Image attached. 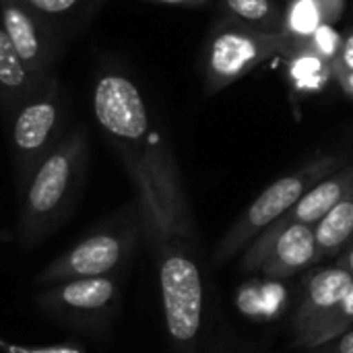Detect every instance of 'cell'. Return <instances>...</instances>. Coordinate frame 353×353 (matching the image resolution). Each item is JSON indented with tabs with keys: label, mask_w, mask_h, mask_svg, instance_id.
I'll use <instances>...</instances> for the list:
<instances>
[{
	"label": "cell",
	"mask_w": 353,
	"mask_h": 353,
	"mask_svg": "<svg viewBox=\"0 0 353 353\" xmlns=\"http://www.w3.org/2000/svg\"><path fill=\"white\" fill-rule=\"evenodd\" d=\"M46 79H39L17 54L0 23V114L8 118L12 110L29 97Z\"/></svg>",
	"instance_id": "13"
},
{
	"label": "cell",
	"mask_w": 353,
	"mask_h": 353,
	"mask_svg": "<svg viewBox=\"0 0 353 353\" xmlns=\"http://www.w3.org/2000/svg\"><path fill=\"white\" fill-rule=\"evenodd\" d=\"M333 77L353 99V31L343 37V48L333 62Z\"/></svg>",
	"instance_id": "21"
},
{
	"label": "cell",
	"mask_w": 353,
	"mask_h": 353,
	"mask_svg": "<svg viewBox=\"0 0 353 353\" xmlns=\"http://www.w3.org/2000/svg\"><path fill=\"white\" fill-rule=\"evenodd\" d=\"M353 327V288L350 294L341 300V304L333 310V314L300 345L302 350H319L337 337H341L345 331Z\"/></svg>",
	"instance_id": "19"
},
{
	"label": "cell",
	"mask_w": 353,
	"mask_h": 353,
	"mask_svg": "<svg viewBox=\"0 0 353 353\" xmlns=\"http://www.w3.org/2000/svg\"><path fill=\"white\" fill-rule=\"evenodd\" d=\"M321 2V8H323V17H325V23L329 25H337L343 17V10H345V0H319Z\"/></svg>",
	"instance_id": "23"
},
{
	"label": "cell",
	"mask_w": 353,
	"mask_h": 353,
	"mask_svg": "<svg viewBox=\"0 0 353 353\" xmlns=\"http://www.w3.org/2000/svg\"><path fill=\"white\" fill-rule=\"evenodd\" d=\"M141 240H147V232L134 199L97 221L68 250L48 263L35 275L33 283L48 288L81 277H118L130 265Z\"/></svg>",
	"instance_id": "3"
},
{
	"label": "cell",
	"mask_w": 353,
	"mask_h": 353,
	"mask_svg": "<svg viewBox=\"0 0 353 353\" xmlns=\"http://www.w3.org/2000/svg\"><path fill=\"white\" fill-rule=\"evenodd\" d=\"M163 321L176 347L196 341L203 323V277L194 254L184 248L155 256Z\"/></svg>",
	"instance_id": "8"
},
{
	"label": "cell",
	"mask_w": 353,
	"mask_h": 353,
	"mask_svg": "<svg viewBox=\"0 0 353 353\" xmlns=\"http://www.w3.org/2000/svg\"><path fill=\"white\" fill-rule=\"evenodd\" d=\"M321 25H325V17L319 0H288V8L283 10V33L294 41H308Z\"/></svg>",
	"instance_id": "18"
},
{
	"label": "cell",
	"mask_w": 353,
	"mask_h": 353,
	"mask_svg": "<svg viewBox=\"0 0 353 353\" xmlns=\"http://www.w3.org/2000/svg\"><path fill=\"white\" fill-rule=\"evenodd\" d=\"M319 263V248L312 225L294 223L269 238H256L244 259L242 271H261L271 279H285Z\"/></svg>",
	"instance_id": "10"
},
{
	"label": "cell",
	"mask_w": 353,
	"mask_h": 353,
	"mask_svg": "<svg viewBox=\"0 0 353 353\" xmlns=\"http://www.w3.org/2000/svg\"><path fill=\"white\" fill-rule=\"evenodd\" d=\"M101 132L130 178L153 259L174 248L192 250L196 232L180 165L172 145L155 126L149 105L108 124Z\"/></svg>",
	"instance_id": "1"
},
{
	"label": "cell",
	"mask_w": 353,
	"mask_h": 353,
	"mask_svg": "<svg viewBox=\"0 0 353 353\" xmlns=\"http://www.w3.org/2000/svg\"><path fill=\"white\" fill-rule=\"evenodd\" d=\"M33 10L54 21L64 33H74L85 27L105 0H23Z\"/></svg>",
	"instance_id": "16"
},
{
	"label": "cell",
	"mask_w": 353,
	"mask_h": 353,
	"mask_svg": "<svg viewBox=\"0 0 353 353\" xmlns=\"http://www.w3.org/2000/svg\"><path fill=\"white\" fill-rule=\"evenodd\" d=\"M118 277H81L41 288L35 304L52 323L74 333L101 335L120 308Z\"/></svg>",
	"instance_id": "7"
},
{
	"label": "cell",
	"mask_w": 353,
	"mask_h": 353,
	"mask_svg": "<svg viewBox=\"0 0 353 353\" xmlns=\"http://www.w3.org/2000/svg\"><path fill=\"white\" fill-rule=\"evenodd\" d=\"M6 240V234L4 232H0V242H4Z\"/></svg>",
	"instance_id": "27"
},
{
	"label": "cell",
	"mask_w": 353,
	"mask_h": 353,
	"mask_svg": "<svg viewBox=\"0 0 353 353\" xmlns=\"http://www.w3.org/2000/svg\"><path fill=\"white\" fill-rule=\"evenodd\" d=\"M343 165L345 159L339 155H319L306 161L302 168L294 170L292 174L277 178L252 201V205L228 230V234L221 238L213 252L215 261L225 263L240 248L250 246L263 232H267L273 223L283 219L314 184H319L333 172L341 170Z\"/></svg>",
	"instance_id": "5"
},
{
	"label": "cell",
	"mask_w": 353,
	"mask_h": 353,
	"mask_svg": "<svg viewBox=\"0 0 353 353\" xmlns=\"http://www.w3.org/2000/svg\"><path fill=\"white\" fill-rule=\"evenodd\" d=\"M294 41L283 31H263L240 21L221 23L205 43L203 74L209 93H217L275 56H288Z\"/></svg>",
	"instance_id": "6"
},
{
	"label": "cell",
	"mask_w": 353,
	"mask_h": 353,
	"mask_svg": "<svg viewBox=\"0 0 353 353\" xmlns=\"http://www.w3.org/2000/svg\"><path fill=\"white\" fill-rule=\"evenodd\" d=\"M225 10L240 23L263 31H283V10L275 0H221Z\"/></svg>",
	"instance_id": "17"
},
{
	"label": "cell",
	"mask_w": 353,
	"mask_h": 353,
	"mask_svg": "<svg viewBox=\"0 0 353 353\" xmlns=\"http://www.w3.org/2000/svg\"><path fill=\"white\" fill-rule=\"evenodd\" d=\"M68 99L60 81L48 77L25 97L8 120V153L17 194H21L37 165L68 132Z\"/></svg>",
	"instance_id": "4"
},
{
	"label": "cell",
	"mask_w": 353,
	"mask_h": 353,
	"mask_svg": "<svg viewBox=\"0 0 353 353\" xmlns=\"http://www.w3.org/2000/svg\"><path fill=\"white\" fill-rule=\"evenodd\" d=\"M319 261L341 254L353 240V186L345 196L314 225Z\"/></svg>",
	"instance_id": "15"
},
{
	"label": "cell",
	"mask_w": 353,
	"mask_h": 353,
	"mask_svg": "<svg viewBox=\"0 0 353 353\" xmlns=\"http://www.w3.org/2000/svg\"><path fill=\"white\" fill-rule=\"evenodd\" d=\"M149 2H157V4H168V6H203L209 0H149Z\"/></svg>",
	"instance_id": "25"
},
{
	"label": "cell",
	"mask_w": 353,
	"mask_h": 353,
	"mask_svg": "<svg viewBox=\"0 0 353 353\" xmlns=\"http://www.w3.org/2000/svg\"><path fill=\"white\" fill-rule=\"evenodd\" d=\"M353 186V163H345L341 170L333 172L319 184H314L300 201L298 205L277 223H273L267 232H263V238H269L277 232H281L288 225L302 223V225H316ZM259 236V238H261Z\"/></svg>",
	"instance_id": "12"
},
{
	"label": "cell",
	"mask_w": 353,
	"mask_h": 353,
	"mask_svg": "<svg viewBox=\"0 0 353 353\" xmlns=\"http://www.w3.org/2000/svg\"><path fill=\"white\" fill-rule=\"evenodd\" d=\"M89 170L87 126H72L37 165L21 196L17 242L31 250L54 236L74 213Z\"/></svg>",
	"instance_id": "2"
},
{
	"label": "cell",
	"mask_w": 353,
	"mask_h": 353,
	"mask_svg": "<svg viewBox=\"0 0 353 353\" xmlns=\"http://www.w3.org/2000/svg\"><path fill=\"white\" fill-rule=\"evenodd\" d=\"M0 353H87L77 343H56V345H21L8 341L0 335Z\"/></svg>",
	"instance_id": "22"
},
{
	"label": "cell",
	"mask_w": 353,
	"mask_h": 353,
	"mask_svg": "<svg viewBox=\"0 0 353 353\" xmlns=\"http://www.w3.org/2000/svg\"><path fill=\"white\" fill-rule=\"evenodd\" d=\"M353 288V275L345 269L325 267L308 273L304 281L302 302L294 316L296 345L300 347L341 304Z\"/></svg>",
	"instance_id": "11"
},
{
	"label": "cell",
	"mask_w": 353,
	"mask_h": 353,
	"mask_svg": "<svg viewBox=\"0 0 353 353\" xmlns=\"http://www.w3.org/2000/svg\"><path fill=\"white\" fill-rule=\"evenodd\" d=\"M285 74L298 95H316L325 91L333 77V64L314 54L304 41H298L285 56Z\"/></svg>",
	"instance_id": "14"
},
{
	"label": "cell",
	"mask_w": 353,
	"mask_h": 353,
	"mask_svg": "<svg viewBox=\"0 0 353 353\" xmlns=\"http://www.w3.org/2000/svg\"><path fill=\"white\" fill-rule=\"evenodd\" d=\"M339 267H341V269H345L347 273H352L353 275V244H350V246L341 252Z\"/></svg>",
	"instance_id": "26"
},
{
	"label": "cell",
	"mask_w": 353,
	"mask_h": 353,
	"mask_svg": "<svg viewBox=\"0 0 353 353\" xmlns=\"http://www.w3.org/2000/svg\"><path fill=\"white\" fill-rule=\"evenodd\" d=\"M314 54H319L321 58H325L327 62H335L337 60V56H339V52H341V48H343V37L339 35V31L335 29V25H329V23H325V25H321L316 31H314V35L308 39V41H304Z\"/></svg>",
	"instance_id": "20"
},
{
	"label": "cell",
	"mask_w": 353,
	"mask_h": 353,
	"mask_svg": "<svg viewBox=\"0 0 353 353\" xmlns=\"http://www.w3.org/2000/svg\"><path fill=\"white\" fill-rule=\"evenodd\" d=\"M0 23L21 60L39 77H52L64 54L66 33L23 0H0Z\"/></svg>",
	"instance_id": "9"
},
{
	"label": "cell",
	"mask_w": 353,
	"mask_h": 353,
	"mask_svg": "<svg viewBox=\"0 0 353 353\" xmlns=\"http://www.w3.org/2000/svg\"><path fill=\"white\" fill-rule=\"evenodd\" d=\"M323 353H353V329L345 331L341 337H337L335 341L319 347Z\"/></svg>",
	"instance_id": "24"
}]
</instances>
